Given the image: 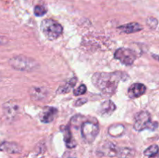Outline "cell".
Wrapping results in <instances>:
<instances>
[{
	"mask_svg": "<svg viewBox=\"0 0 159 158\" xmlns=\"http://www.w3.org/2000/svg\"><path fill=\"white\" fill-rule=\"evenodd\" d=\"M3 113L8 120H12L19 112V105L16 102L13 101H9V102L4 103L2 106Z\"/></svg>",
	"mask_w": 159,
	"mask_h": 158,
	"instance_id": "cell-7",
	"label": "cell"
},
{
	"mask_svg": "<svg viewBox=\"0 0 159 158\" xmlns=\"http://www.w3.org/2000/svg\"><path fill=\"white\" fill-rule=\"evenodd\" d=\"M150 158H159V153H158V154H156L155 156H152V157H150Z\"/></svg>",
	"mask_w": 159,
	"mask_h": 158,
	"instance_id": "cell-25",
	"label": "cell"
},
{
	"mask_svg": "<svg viewBox=\"0 0 159 158\" xmlns=\"http://www.w3.org/2000/svg\"><path fill=\"white\" fill-rule=\"evenodd\" d=\"M0 151L6 152L8 153H20L22 151V147L19 144L11 142H3L0 144Z\"/></svg>",
	"mask_w": 159,
	"mask_h": 158,
	"instance_id": "cell-12",
	"label": "cell"
},
{
	"mask_svg": "<svg viewBox=\"0 0 159 158\" xmlns=\"http://www.w3.org/2000/svg\"><path fill=\"white\" fill-rule=\"evenodd\" d=\"M108 132L112 136H120L124 132V126L120 124H115L109 128Z\"/></svg>",
	"mask_w": 159,
	"mask_h": 158,
	"instance_id": "cell-17",
	"label": "cell"
},
{
	"mask_svg": "<svg viewBox=\"0 0 159 158\" xmlns=\"http://www.w3.org/2000/svg\"><path fill=\"white\" fill-rule=\"evenodd\" d=\"M158 124L157 122H152L151 115L148 112L142 111L135 116V122L134 127L137 131H142L145 129L155 130L158 127Z\"/></svg>",
	"mask_w": 159,
	"mask_h": 158,
	"instance_id": "cell-4",
	"label": "cell"
},
{
	"mask_svg": "<svg viewBox=\"0 0 159 158\" xmlns=\"http://www.w3.org/2000/svg\"><path fill=\"white\" fill-rule=\"evenodd\" d=\"M86 102H87V99H80L75 102V105H76V106H79V105H83V104H85Z\"/></svg>",
	"mask_w": 159,
	"mask_h": 158,
	"instance_id": "cell-23",
	"label": "cell"
},
{
	"mask_svg": "<svg viewBox=\"0 0 159 158\" xmlns=\"http://www.w3.org/2000/svg\"><path fill=\"white\" fill-rule=\"evenodd\" d=\"M63 134H64V139H65V144H66L68 148H74L76 147V142L75 140L74 137L71 135V131H70L68 127H65L63 130Z\"/></svg>",
	"mask_w": 159,
	"mask_h": 158,
	"instance_id": "cell-15",
	"label": "cell"
},
{
	"mask_svg": "<svg viewBox=\"0 0 159 158\" xmlns=\"http://www.w3.org/2000/svg\"><path fill=\"white\" fill-rule=\"evenodd\" d=\"M47 13V9L43 6H36L34 7V14L37 16H42Z\"/></svg>",
	"mask_w": 159,
	"mask_h": 158,
	"instance_id": "cell-20",
	"label": "cell"
},
{
	"mask_svg": "<svg viewBox=\"0 0 159 158\" xmlns=\"http://www.w3.org/2000/svg\"><path fill=\"white\" fill-rule=\"evenodd\" d=\"M99 132V125L96 122H89V121L84 122L81 127L82 138L85 142L89 143H91L96 139Z\"/></svg>",
	"mask_w": 159,
	"mask_h": 158,
	"instance_id": "cell-5",
	"label": "cell"
},
{
	"mask_svg": "<svg viewBox=\"0 0 159 158\" xmlns=\"http://www.w3.org/2000/svg\"><path fill=\"white\" fill-rule=\"evenodd\" d=\"M134 154V151L132 149L123 147V148H118L116 156L119 158H131Z\"/></svg>",
	"mask_w": 159,
	"mask_h": 158,
	"instance_id": "cell-18",
	"label": "cell"
},
{
	"mask_svg": "<svg viewBox=\"0 0 159 158\" xmlns=\"http://www.w3.org/2000/svg\"><path fill=\"white\" fill-rule=\"evenodd\" d=\"M153 57L155 59H156L157 60H159V56H157V55H153Z\"/></svg>",
	"mask_w": 159,
	"mask_h": 158,
	"instance_id": "cell-24",
	"label": "cell"
},
{
	"mask_svg": "<svg viewBox=\"0 0 159 158\" xmlns=\"http://www.w3.org/2000/svg\"><path fill=\"white\" fill-rule=\"evenodd\" d=\"M118 29H120L122 32L125 33H133L138 32L141 31L143 29L142 26L140 25L138 23L134 22V23H127V24L123 25L118 27Z\"/></svg>",
	"mask_w": 159,
	"mask_h": 158,
	"instance_id": "cell-14",
	"label": "cell"
},
{
	"mask_svg": "<svg viewBox=\"0 0 159 158\" xmlns=\"http://www.w3.org/2000/svg\"><path fill=\"white\" fill-rule=\"evenodd\" d=\"M47 94H48V91L43 87L34 86L30 90V94L34 100H41L43 98L46 97Z\"/></svg>",
	"mask_w": 159,
	"mask_h": 158,
	"instance_id": "cell-13",
	"label": "cell"
},
{
	"mask_svg": "<svg viewBox=\"0 0 159 158\" xmlns=\"http://www.w3.org/2000/svg\"><path fill=\"white\" fill-rule=\"evenodd\" d=\"M76 82H77V78H76V77H72V78L70 79L69 81L65 82L64 85H61V86L59 87V88L57 89V93H58V94H65V93L69 92V91H71V89L74 88Z\"/></svg>",
	"mask_w": 159,
	"mask_h": 158,
	"instance_id": "cell-16",
	"label": "cell"
},
{
	"mask_svg": "<svg viewBox=\"0 0 159 158\" xmlns=\"http://www.w3.org/2000/svg\"><path fill=\"white\" fill-rule=\"evenodd\" d=\"M158 153H159V147L158 145H155V144L150 146L144 152V154L145 156H149V157H152Z\"/></svg>",
	"mask_w": 159,
	"mask_h": 158,
	"instance_id": "cell-19",
	"label": "cell"
},
{
	"mask_svg": "<svg viewBox=\"0 0 159 158\" xmlns=\"http://www.w3.org/2000/svg\"><path fill=\"white\" fill-rule=\"evenodd\" d=\"M57 109L53 107H46L40 113V120L43 123H50L52 122L57 115Z\"/></svg>",
	"mask_w": 159,
	"mask_h": 158,
	"instance_id": "cell-10",
	"label": "cell"
},
{
	"mask_svg": "<svg viewBox=\"0 0 159 158\" xmlns=\"http://www.w3.org/2000/svg\"><path fill=\"white\" fill-rule=\"evenodd\" d=\"M114 57L124 64L131 65L134 62L137 56L134 50L127 48H119L114 54Z\"/></svg>",
	"mask_w": 159,
	"mask_h": 158,
	"instance_id": "cell-6",
	"label": "cell"
},
{
	"mask_svg": "<svg viewBox=\"0 0 159 158\" xmlns=\"http://www.w3.org/2000/svg\"><path fill=\"white\" fill-rule=\"evenodd\" d=\"M147 23L151 28L155 29L157 26V25H158V20L155 18H153V17H149L147 20Z\"/></svg>",
	"mask_w": 159,
	"mask_h": 158,
	"instance_id": "cell-22",
	"label": "cell"
},
{
	"mask_svg": "<svg viewBox=\"0 0 159 158\" xmlns=\"http://www.w3.org/2000/svg\"><path fill=\"white\" fill-rule=\"evenodd\" d=\"M118 148L116 146L110 142H106L99 147V153H102L104 156H116L117 155Z\"/></svg>",
	"mask_w": 159,
	"mask_h": 158,
	"instance_id": "cell-9",
	"label": "cell"
},
{
	"mask_svg": "<svg viewBox=\"0 0 159 158\" xmlns=\"http://www.w3.org/2000/svg\"><path fill=\"white\" fill-rule=\"evenodd\" d=\"M41 31L43 35L50 40L58 38L63 32V27L60 23L51 19H45L40 25Z\"/></svg>",
	"mask_w": 159,
	"mask_h": 158,
	"instance_id": "cell-2",
	"label": "cell"
},
{
	"mask_svg": "<svg viewBox=\"0 0 159 158\" xmlns=\"http://www.w3.org/2000/svg\"><path fill=\"white\" fill-rule=\"evenodd\" d=\"M9 64L12 68L22 71H32L38 67L35 60L25 56H16L9 60Z\"/></svg>",
	"mask_w": 159,
	"mask_h": 158,
	"instance_id": "cell-3",
	"label": "cell"
},
{
	"mask_svg": "<svg viewBox=\"0 0 159 158\" xmlns=\"http://www.w3.org/2000/svg\"><path fill=\"white\" fill-rule=\"evenodd\" d=\"M124 73H96L93 76V83L102 93L108 95L114 94L116 91L120 81L122 80Z\"/></svg>",
	"mask_w": 159,
	"mask_h": 158,
	"instance_id": "cell-1",
	"label": "cell"
},
{
	"mask_svg": "<svg viewBox=\"0 0 159 158\" xmlns=\"http://www.w3.org/2000/svg\"><path fill=\"white\" fill-rule=\"evenodd\" d=\"M86 90H87L86 86H85V85H80L79 88H76L75 90H74L73 91H74L75 95L79 96V95H82V94H83L84 93H85Z\"/></svg>",
	"mask_w": 159,
	"mask_h": 158,
	"instance_id": "cell-21",
	"label": "cell"
},
{
	"mask_svg": "<svg viewBox=\"0 0 159 158\" xmlns=\"http://www.w3.org/2000/svg\"><path fill=\"white\" fill-rule=\"evenodd\" d=\"M146 86L144 84H133L128 89V95L130 99H136L141 97L145 93Z\"/></svg>",
	"mask_w": 159,
	"mask_h": 158,
	"instance_id": "cell-8",
	"label": "cell"
},
{
	"mask_svg": "<svg viewBox=\"0 0 159 158\" xmlns=\"http://www.w3.org/2000/svg\"><path fill=\"white\" fill-rule=\"evenodd\" d=\"M116 107L112 101L107 100L102 102L99 106L98 112L102 116H109L116 110Z\"/></svg>",
	"mask_w": 159,
	"mask_h": 158,
	"instance_id": "cell-11",
	"label": "cell"
}]
</instances>
